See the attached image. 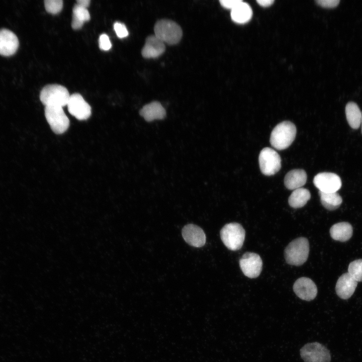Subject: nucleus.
Wrapping results in <instances>:
<instances>
[{
  "label": "nucleus",
  "mask_w": 362,
  "mask_h": 362,
  "mask_svg": "<svg viewBox=\"0 0 362 362\" xmlns=\"http://www.w3.org/2000/svg\"><path fill=\"white\" fill-rule=\"evenodd\" d=\"M297 132L295 125L290 121H283L278 124L272 131L270 143L279 150L289 147L295 140Z\"/></svg>",
  "instance_id": "obj_1"
},
{
  "label": "nucleus",
  "mask_w": 362,
  "mask_h": 362,
  "mask_svg": "<svg viewBox=\"0 0 362 362\" xmlns=\"http://www.w3.org/2000/svg\"><path fill=\"white\" fill-rule=\"evenodd\" d=\"M309 243L307 238L299 237L291 241L285 250V258L289 264L299 266L308 257Z\"/></svg>",
  "instance_id": "obj_2"
},
{
  "label": "nucleus",
  "mask_w": 362,
  "mask_h": 362,
  "mask_svg": "<svg viewBox=\"0 0 362 362\" xmlns=\"http://www.w3.org/2000/svg\"><path fill=\"white\" fill-rule=\"evenodd\" d=\"M70 95L67 88L57 84H48L44 86L40 94V99L45 106H67Z\"/></svg>",
  "instance_id": "obj_3"
},
{
  "label": "nucleus",
  "mask_w": 362,
  "mask_h": 362,
  "mask_svg": "<svg viewBox=\"0 0 362 362\" xmlns=\"http://www.w3.org/2000/svg\"><path fill=\"white\" fill-rule=\"evenodd\" d=\"M154 35L164 43L170 45L178 43L180 40L183 31L175 22L161 19L157 21L154 27Z\"/></svg>",
  "instance_id": "obj_4"
},
{
  "label": "nucleus",
  "mask_w": 362,
  "mask_h": 362,
  "mask_svg": "<svg viewBox=\"0 0 362 362\" xmlns=\"http://www.w3.org/2000/svg\"><path fill=\"white\" fill-rule=\"evenodd\" d=\"M245 232L237 223H230L223 226L220 231L221 239L224 245L231 250L240 249L243 244Z\"/></svg>",
  "instance_id": "obj_5"
},
{
  "label": "nucleus",
  "mask_w": 362,
  "mask_h": 362,
  "mask_svg": "<svg viewBox=\"0 0 362 362\" xmlns=\"http://www.w3.org/2000/svg\"><path fill=\"white\" fill-rule=\"evenodd\" d=\"M45 116L51 130L56 134L64 133L69 126V120L62 107L46 106Z\"/></svg>",
  "instance_id": "obj_6"
},
{
  "label": "nucleus",
  "mask_w": 362,
  "mask_h": 362,
  "mask_svg": "<svg viewBox=\"0 0 362 362\" xmlns=\"http://www.w3.org/2000/svg\"><path fill=\"white\" fill-rule=\"evenodd\" d=\"M258 160L260 171L265 175H274L281 168V157L271 148L262 149L259 153Z\"/></svg>",
  "instance_id": "obj_7"
},
{
  "label": "nucleus",
  "mask_w": 362,
  "mask_h": 362,
  "mask_svg": "<svg viewBox=\"0 0 362 362\" xmlns=\"http://www.w3.org/2000/svg\"><path fill=\"white\" fill-rule=\"evenodd\" d=\"M300 355L305 362H330L329 350L323 344L314 342L308 343L300 349Z\"/></svg>",
  "instance_id": "obj_8"
},
{
  "label": "nucleus",
  "mask_w": 362,
  "mask_h": 362,
  "mask_svg": "<svg viewBox=\"0 0 362 362\" xmlns=\"http://www.w3.org/2000/svg\"><path fill=\"white\" fill-rule=\"evenodd\" d=\"M239 265L244 275L249 278H255L260 275L262 261L260 256L253 252L245 253L239 260Z\"/></svg>",
  "instance_id": "obj_9"
},
{
  "label": "nucleus",
  "mask_w": 362,
  "mask_h": 362,
  "mask_svg": "<svg viewBox=\"0 0 362 362\" xmlns=\"http://www.w3.org/2000/svg\"><path fill=\"white\" fill-rule=\"evenodd\" d=\"M315 186L323 193L337 192L341 187L340 177L332 172H320L316 175L313 179Z\"/></svg>",
  "instance_id": "obj_10"
},
{
  "label": "nucleus",
  "mask_w": 362,
  "mask_h": 362,
  "mask_svg": "<svg viewBox=\"0 0 362 362\" xmlns=\"http://www.w3.org/2000/svg\"><path fill=\"white\" fill-rule=\"evenodd\" d=\"M67 106L69 113L79 120H86L91 115L90 106L79 94L70 95Z\"/></svg>",
  "instance_id": "obj_11"
},
{
  "label": "nucleus",
  "mask_w": 362,
  "mask_h": 362,
  "mask_svg": "<svg viewBox=\"0 0 362 362\" xmlns=\"http://www.w3.org/2000/svg\"><path fill=\"white\" fill-rule=\"evenodd\" d=\"M294 292L300 299L310 301L315 299L317 288L314 282L306 277H302L296 281L293 286Z\"/></svg>",
  "instance_id": "obj_12"
},
{
  "label": "nucleus",
  "mask_w": 362,
  "mask_h": 362,
  "mask_svg": "<svg viewBox=\"0 0 362 362\" xmlns=\"http://www.w3.org/2000/svg\"><path fill=\"white\" fill-rule=\"evenodd\" d=\"M19 40L17 36L11 31L0 30V54L10 56L14 54L19 47Z\"/></svg>",
  "instance_id": "obj_13"
},
{
  "label": "nucleus",
  "mask_w": 362,
  "mask_h": 362,
  "mask_svg": "<svg viewBox=\"0 0 362 362\" xmlns=\"http://www.w3.org/2000/svg\"><path fill=\"white\" fill-rule=\"evenodd\" d=\"M182 233L185 241L191 246L201 247L206 243V235L197 225L188 224L184 227Z\"/></svg>",
  "instance_id": "obj_14"
},
{
  "label": "nucleus",
  "mask_w": 362,
  "mask_h": 362,
  "mask_svg": "<svg viewBox=\"0 0 362 362\" xmlns=\"http://www.w3.org/2000/svg\"><path fill=\"white\" fill-rule=\"evenodd\" d=\"M165 50L164 43L155 35L148 36L142 49V55L146 58H156Z\"/></svg>",
  "instance_id": "obj_15"
},
{
  "label": "nucleus",
  "mask_w": 362,
  "mask_h": 362,
  "mask_svg": "<svg viewBox=\"0 0 362 362\" xmlns=\"http://www.w3.org/2000/svg\"><path fill=\"white\" fill-rule=\"evenodd\" d=\"M357 282L347 273L342 275L338 279L335 290L340 298L346 300L349 298L355 291Z\"/></svg>",
  "instance_id": "obj_16"
},
{
  "label": "nucleus",
  "mask_w": 362,
  "mask_h": 362,
  "mask_svg": "<svg viewBox=\"0 0 362 362\" xmlns=\"http://www.w3.org/2000/svg\"><path fill=\"white\" fill-rule=\"evenodd\" d=\"M139 114L146 121L151 122L164 119L166 111L159 102L154 101L144 105L140 110Z\"/></svg>",
  "instance_id": "obj_17"
},
{
  "label": "nucleus",
  "mask_w": 362,
  "mask_h": 362,
  "mask_svg": "<svg viewBox=\"0 0 362 362\" xmlns=\"http://www.w3.org/2000/svg\"><path fill=\"white\" fill-rule=\"evenodd\" d=\"M307 177V174L304 170L293 169L286 175L284 184L288 189L295 190L302 188L306 184Z\"/></svg>",
  "instance_id": "obj_18"
},
{
  "label": "nucleus",
  "mask_w": 362,
  "mask_h": 362,
  "mask_svg": "<svg viewBox=\"0 0 362 362\" xmlns=\"http://www.w3.org/2000/svg\"><path fill=\"white\" fill-rule=\"evenodd\" d=\"M352 226L348 222H342L334 224L330 229L331 237L340 241L348 240L352 235Z\"/></svg>",
  "instance_id": "obj_19"
},
{
  "label": "nucleus",
  "mask_w": 362,
  "mask_h": 362,
  "mask_svg": "<svg viewBox=\"0 0 362 362\" xmlns=\"http://www.w3.org/2000/svg\"><path fill=\"white\" fill-rule=\"evenodd\" d=\"M252 15L250 7L246 3L241 2L231 10L232 20L237 23H245L250 20Z\"/></svg>",
  "instance_id": "obj_20"
},
{
  "label": "nucleus",
  "mask_w": 362,
  "mask_h": 362,
  "mask_svg": "<svg viewBox=\"0 0 362 362\" xmlns=\"http://www.w3.org/2000/svg\"><path fill=\"white\" fill-rule=\"evenodd\" d=\"M345 115L349 125L354 129L360 126L362 112L354 102H349L345 106Z\"/></svg>",
  "instance_id": "obj_21"
},
{
  "label": "nucleus",
  "mask_w": 362,
  "mask_h": 362,
  "mask_svg": "<svg viewBox=\"0 0 362 362\" xmlns=\"http://www.w3.org/2000/svg\"><path fill=\"white\" fill-rule=\"evenodd\" d=\"M311 198L308 190L300 188L294 190L288 200L289 205L294 208H299L306 205Z\"/></svg>",
  "instance_id": "obj_22"
},
{
  "label": "nucleus",
  "mask_w": 362,
  "mask_h": 362,
  "mask_svg": "<svg viewBox=\"0 0 362 362\" xmlns=\"http://www.w3.org/2000/svg\"><path fill=\"white\" fill-rule=\"evenodd\" d=\"M90 14L86 8L75 4L72 10L71 27L74 30L80 29L84 22L89 21Z\"/></svg>",
  "instance_id": "obj_23"
},
{
  "label": "nucleus",
  "mask_w": 362,
  "mask_h": 362,
  "mask_svg": "<svg viewBox=\"0 0 362 362\" xmlns=\"http://www.w3.org/2000/svg\"><path fill=\"white\" fill-rule=\"evenodd\" d=\"M319 195L323 206L330 211L339 208L342 202L341 196L337 192L323 193L319 191Z\"/></svg>",
  "instance_id": "obj_24"
},
{
  "label": "nucleus",
  "mask_w": 362,
  "mask_h": 362,
  "mask_svg": "<svg viewBox=\"0 0 362 362\" xmlns=\"http://www.w3.org/2000/svg\"><path fill=\"white\" fill-rule=\"evenodd\" d=\"M348 273L356 282L362 281V259H357L350 262Z\"/></svg>",
  "instance_id": "obj_25"
},
{
  "label": "nucleus",
  "mask_w": 362,
  "mask_h": 362,
  "mask_svg": "<svg viewBox=\"0 0 362 362\" xmlns=\"http://www.w3.org/2000/svg\"><path fill=\"white\" fill-rule=\"evenodd\" d=\"M44 6L46 11L52 14L59 13L63 8L62 0H45Z\"/></svg>",
  "instance_id": "obj_26"
},
{
  "label": "nucleus",
  "mask_w": 362,
  "mask_h": 362,
  "mask_svg": "<svg viewBox=\"0 0 362 362\" xmlns=\"http://www.w3.org/2000/svg\"><path fill=\"white\" fill-rule=\"evenodd\" d=\"M114 29L118 37L123 38L128 35V31L126 26L120 22H116L114 25Z\"/></svg>",
  "instance_id": "obj_27"
},
{
  "label": "nucleus",
  "mask_w": 362,
  "mask_h": 362,
  "mask_svg": "<svg viewBox=\"0 0 362 362\" xmlns=\"http://www.w3.org/2000/svg\"><path fill=\"white\" fill-rule=\"evenodd\" d=\"M99 45L101 50L107 51L110 49L112 44L107 34H103L100 35L99 39Z\"/></svg>",
  "instance_id": "obj_28"
},
{
  "label": "nucleus",
  "mask_w": 362,
  "mask_h": 362,
  "mask_svg": "<svg viewBox=\"0 0 362 362\" xmlns=\"http://www.w3.org/2000/svg\"><path fill=\"white\" fill-rule=\"evenodd\" d=\"M242 1L241 0H220L221 5L225 8L232 10Z\"/></svg>",
  "instance_id": "obj_29"
},
{
  "label": "nucleus",
  "mask_w": 362,
  "mask_h": 362,
  "mask_svg": "<svg viewBox=\"0 0 362 362\" xmlns=\"http://www.w3.org/2000/svg\"><path fill=\"white\" fill-rule=\"evenodd\" d=\"M316 2L319 6L325 8H334L336 7L339 0H317Z\"/></svg>",
  "instance_id": "obj_30"
},
{
  "label": "nucleus",
  "mask_w": 362,
  "mask_h": 362,
  "mask_svg": "<svg viewBox=\"0 0 362 362\" xmlns=\"http://www.w3.org/2000/svg\"><path fill=\"white\" fill-rule=\"evenodd\" d=\"M257 3L261 6L263 7H269L272 5L274 1L273 0H257Z\"/></svg>",
  "instance_id": "obj_31"
},
{
  "label": "nucleus",
  "mask_w": 362,
  "mask_h": 362,
  "mask_svg": "<svg viewBox=\"0 0 362 362\" xmlns=\"http://www.w3.org/2000/svg\"><path fill=\"white\" fill-rule=\"evenodd\" d=\"M90 2V0H77L76 1V4L82 7L86 8L89 6Z\"/></svg>",
  "instance_id": "obj_32"
},
{
  "label": "nucleus",
  "mask_w": 362,
  "mask_h": 362,
  "mask_svg": "<svg viewBox=\"0 0 362 362\" xmlns=\"http://www.w3.org/2000/svg\"><path fill=\"white\" fill-rule=\"evenodd\" d=\"M360 125H361V133H362V115H361V120Z\"/></svg>",
  "instance_id": "obj_33"
}]
</instances>
